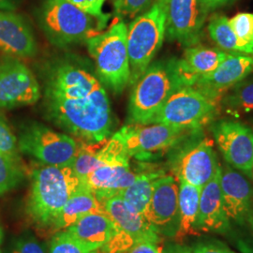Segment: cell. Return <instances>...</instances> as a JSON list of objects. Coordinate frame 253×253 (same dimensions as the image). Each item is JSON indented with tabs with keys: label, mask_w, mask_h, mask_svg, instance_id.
I'll use <instances>...</instances> for the list:
<instances>
[{
	"label": "cell",
	"mask_w": 253,
	"mask_h": 253,
	"mask_svg": "<svg viewBox=\"0 0 253 253\" xmlns=\"http://www.w3.org/2000/svg\"><path fill=\"white\" fill-rule=\"evenodd\" d=\"M229 24L235 36L242 43L253 42V12H239L229 19Z\"/></svg>",
	"instance_id": "f546056e"
},
{
	"label": "cell",
	"mask_w": 253,
	"mask_h": 253,
	"mask_svg": "<svg viewBox=\"0 0 253 253\" xmlns=\"http://www.w3.org/2000/svg\"><path fill=\"white\" fill-rule=\"evenodd\" d=\"M24 177L22 163L0 151V196L16 189Z\"/></svg>",
	"instance_id": "83f0119b"
},
{
	"label": "cell",
	"mask_w": 253,
	"mask_h": 253,
	"mask_svg": "<svg viewBox=\"0 0 253 253\" xmlns=\"http://www.w3.org/2000/svg\"><path fill=\"white\" fill-rule=\"evenodd\" d=\"M154 0H115V11L120 17L135 18L148 9Z\"/></svg>",
	"instance_id": "1f68e13d"
},
{
	"label": "cell",
	"mask_w": 253,
	"mask_h": 253,
	"mask_svg": "<svg viewBox=\"0 0 253 253\" xmlns=\"http://www.w3.org/2000/svg\"><path fill=\"white\" fill-rule=\"evenodd\" d=\"M165 172L162 169H144L136 180L123 190L119 196L125 200L130 207L145 217L153 192L156 180Z\"/></svg>",
	"instance_id": "d4e9b609"
},
{
	"label": "cell",
	"mask_w": 253,
	"mask_h": 253,
	"mask_svg": "<svg viewBox=\"0 0 253 253\" xmlns=\"http://www.w3.org/2000/svg\"><path fill=\"white\" fill-rule=\"evenodd\" d=\"M126 33V23L118 21L85 41L100 81L116 94H121L130 80Z\"/></svg>",
	"instance_id": "5b68a950"
},
{
	"label": "cell",
	"mask_w": 253,
	"mask_h": 253,
	"mask_svg": "<svg viewBox=\"0 0 253 253\" xmlns=\"http://www.w3.org/2000/svg\"><path fill=\"white\" fill-rule=\"evenodd\" d=\"M0 52L19 59L32 58L38 52L31 27L13 11L0 10Z\"/></svg>",
	"instance_id": "d6986e66"
},
{
	"label": "cell",
	"mask_w": 253,
	"mask_h": 253,
	"mask_svg": "<svg viewBox=\"0 0 253 253\" xmlns=\"http://www.w3.org/2000/svg\"><path fill=\"white\" fill-rule=\"evenodd\" d=\"M7 253H45V251L34 236L24 235L12 242Z\"/></svg>",
	"instance_id": "836d02e7"
},
{
	"label": "cell",
	"mask_w": 253,
	"mask_h": 253,
	"mask_svg": "<svg viewBox=\"0 0 253 253\" xmlns=\"http://www.w3.org/2000/svg\"><path fill=\"white\" fill-rule=\"evenodd\" d=\"M219 104L220 109L232 115L253 112V78H246L227 91Z\"/></svg>",
	"instance_id": "4316f807"
},
{
	"label": "cell",
	"mask_w": 253,
	"mask_h": 253,
	"mask_svg": "<svg viewBox=\"0 0 253 253\" xmlns=\"http://www.w3.org/2000/svg\"><path fill=\"white\" fill-rule=\"evenodd\" d=\"M169 167L172 175L203 188L220 169L213 142L204 128L191 130L170 150Z\"/></svg>",
	"instance_id": "8992f818"
},
{
	"label": "cell",
	"mask_w": 253,
	"mask_h": 253,
	"mask_svg": "<svg viewBox=\"0 0 253 253\" xmlns=\"http://www.w3.org/2000/svg\"><path fill=\"white\" fill-rule=\"evenodd\" d=\"M46 116L77 140L100 144L113 135L115 117L100 80L79 64L49 69L44 84Z\"/></svg>",
	"instance_id": "6da1fadb"
},
{
	"label": "cell",
	"mask_w": 253,
	"mask_h": 253,
	"mask_svg": "<svg viewBox=\"0 0 253 253\" xmlns=\"http://www.w3.org/2000/svg\"><path fill=\"white\" fill-rule=\"evenodd\" d=\"M167 7L168 0H154L152 5L136 16L127 27L129 86L145 73L163 46L166 38Z\"/></svg>",
	"instance_id": "277c9868"
},
{
	"label": "cell",
	"mask_w": 253,
	"mask_h": 253,
	"mask_svg": "<svg viewBox=\"0 0 253 253\" xmlns=\"http://www.w3.org/2000/svg\"><path fill=\"white\" fill-rule=\"evenodd\" d=\"M65 231L79 242L99 252L115 235L116 226L106 214H89Z\"/></svg>",
	"instance_id": "7402d4cb"
},
{
	"label": "cell",
	"mask_w": 253,
	"mask_h": 253,
	"mask_svg": "<svg viewBox=\"0 0 253 253\" xmlns=\"http://www.w3.org/2000/svg\"><path fill=\"white\" fill-rule=\"evenodd\" d=\"M234 1L235 0H201V3L205 11L208 14L209 12L224 7Z\"/></svg>",
	"instance_id": "8d00e7d4"
},
{
	"label": "cell",
	"mask_w": 253,
	"mask_h": 253,
	"mask_svg": "<svg viewBox=\"0 0 253 253\" xmlns=\"http://www.w3.org/2000/svg\"></svg>",
	"instance_id": "60d3db41"
},
{
	"label": "cell",
	"mask_w": 253,
	"mask_h": 253,
	"mask_svg": "<svg viewBox=\"0 0 253 253\" xmlns=\"http://www.w3.org/2000/svg\"><path fill=\"white\" fill-rule=\"evenodd\" d=\"M17 141L20 153L50 166H70L79 146L78 140L72 136L37 122L24 126Z\"/></svg>",
	"instance_id": "9c48e42d"
},
{
	"label": "cell",
	"mask_w": 253,
	"mask_h": 253,
	"mask_svg": "<svg viewBox=\"0 0 253 253\" xmlns=\"http://www.w3.org/2000/svg\"><path fill=\"white\" fill-rule=\"evenodd\" d=\"M129 161L130 158L124 157L103 164L90 172L82 182L103 204L106 200L119 195L126 190L142 171H133Z\"/></svg>",
	"instance_id": "e0dca14e"
},
{
	"label": "cell",
	"mask_w": 253,
	"mask_h": 253,
	"mask_svg": "<svg viewBox=\"0 0 253 253\" xmlns=\"http://www.w3.org/2000/svg\"><path fill=\"white\" fill-rule=\"evenodd\" d=\"M89 214H106V212L96 195L83 184L64 206L49 235H54L67 230L82 217Z\"/></svg>",
	"instance_id": "44dd1931"
},
{
	"label": "cell",
	"mask_w": 253,
	"mask_h": 253,
	"mask_svg": "<svg viewBox=\"0 0 253 253\" xmlns=\"http://www.w3.org/2000/svg\"><path fill=\"white\" fill-rule=\"evenodd\" d=\"M190 131L164 124H126L117 132L130 159L148 161L156 155L169 152Z\"/></svg>",
	"instance_id": "8fae6325"
},
{
	"label": "cell",
	"mask_w": 253,
	"mask_h": 253,
	"mask_svg": "<svg viewBox=\"0 0 253 253\" xmlns=\"http://www.w3.org/2000/svg\"><path fill=\"white\" fill-rule=\"evenodd\" d=\"M208 33L218 49L227 53L253 56V42L242 43L235 36L229 24V18L221 13L210 16L208 25Z\"/></svg>",
	"instance_id": "cb8c5ba5"
},
{
	"label": "cell",
	"mask_w": 253,
	"mask_h": 253,
	"mask_svg": "<svg viewBox=\"0 0 253 253\" xmlns=\"http://www.w3.org/2000/svg\"><path fill=\"white\" fill-rule=\"evenodd\" d=\"M228 54L220 49L196 44L185 48L181 59L190 73L199 78L215 71L226 59Z\"/></svg>",
	"instance_id": "484cf974"
},
{
	"label": "cell",
	"mask_w": 253,
	"mask_h": 253,
	"mask_svg": "<svg viewBox=\"0 0 253 253\" xmlns=\"http://www.w3.org/2000/svg\"><path fill=\"white\" fill-rule=\"evenodd\" d=\"M3 238H4V233L3 229L0 225V253H2V243H3Z\"/></svg>",
	"instance_id": "ab89813d"
},
{
	"label": "cell",
	"mask_w": 253,
	"mask_h": 253,
	"mask_svg": "<svg viewBox=\"0 0 253 253\" xmlns=\"http://www.w3.org/2000/svg\"><path fill=\"white\" fill-rule=\"evenodd\" d=\"M82 11L96 19L100 27L106 26L110 14L103 12V6L106 0H67Z\"/></svg>",
	"instance_id": "d6a6232c"
},
{
	"label": "cell",
	"mask_w": 253,
	"mask_h": 253,
	"mask_svg": "<svg viewBox=\"0 0 253 253\" xmlns=\"http://www.w3.org/2000/svg\"><path fill=\"white\" fill-rule=\"evenodd\" d=\"M16 9L14 0H0V10L13 11Z\"/></svg>",
	"instance_id": "f35d334b"
},
{
	"label": "cell",
	"mask_w": 253,
	"mask_h": 253,
	"mask_svg": "<svg viewBox=\"0 0 253 253\" xmlns=\"http://www.w3.org/2000/svg\"><path fill=\"white\" fill-rule=\"evenodd\" d=\"M82 185L71 166L41 164L30 175L27 217L38 230L49 235L64 206Z\"/></svg>",
	"instance_id": "3957f363"
},
{
	"label": "cell",
	"mask_w": 253,
	"mask_h": 253,
	"mask_svg": "<svg viewBox=\"0 0 253 253\" xmlns=\"http://www.w3.org/2000/svg\"><path fill=\"white\" fill-rule=\"evenodd\" d=\"M198 77L181 58L170 57L150 64L131 86L127 124L147 125L172 94L182 86L194 85Z\"/></svg>",
	"instance_id": "7a4b0ae2"
},
{
	"label": "cell",
	"mask_w": 253,
	"mask_h": 253,
	"mask_svg": "<svg viewBox=\"0 0 253 253\" xmlns=\"http://www.w3.org/2000/svg\"><path fill=\"white\" fill-rule=\"evenodd\" d=\"M163 249L164 247H163L161 243L144 241L137 243L126 252L121 253H164Z\"/></svg>",
	"instance_id": "d590c367"
},
{
	"label": "cell",
	"mask_w": 253,
	"mask_h": 253,
	"mask_svg": "<svg viewBox=\"0 0 253 253\" xmlns=\"http://www.w3.org/2000/svg\"><path fill=\"white\" fill-rule=\"evenodd\" d=\"M253 73V56L229 53L215 71L197 79L194 85L209 96L220 100L235 84Z\"/></svg>",
	"instance_id": "ac0fdd59"
},
{
	"label": "cell",
	"mask_w": 253,
	"mask_h": 253,
	"mask_svg": "<svg viewBox=\"0 0 253 253\" xmlns=\"http://www.w3.org/2000/svg\"><path fill=\"white\" fill-rule=\"evenodd\" d=\"M102 205L107 216L115 223L116 233L99 253H124L144 241L162 243V236L156 233L145 217L119 195L106 200Z\"/></svg>",
	"instance_id": "30bf717a"
},
{
	"label": "cell",
	"mask_w": 253,
	"mask_h": 253,
	"mask_svg": "<svg viewBox=\"0 0 253 253\" xmlns=\"http://www.w3.org/2000/svg\"><path fill=\"white\" fill-rule=\"evenodd\" d=\"M49 253H98V251L79 242L67 231H61L52 236Z\"/></svg>",
	"instance_id": "f1b7e54d"
},
{
	"label": "cell",
	"mask_w": 253,
	"mask_h": 253,
	"mask_svg": "<svg viewBox=\"0 0 253 253\" xmlns=\"http://www.w3.org/2000/svg\"><path fill=\"white\" fill-rule=\"evenodd\" d=\"M0 151L21 163L17 137L0 114Z\"/></svg>",
	"instance_id": "4dcf8cb0"
},
{
	"label": "cell",
	"mask_w": 253,
	"mask_h": 253,
	"mask_svg": "<svg viewBox=\"0 0 253 253\" xmlns=\"http://www.w3.org/2000/svg\"><path fill=\"white\" fill-rule=\"evenodd\" d=\"M208 16L201 0H168L166 38L185 48L199 44Z\"/></svg>",
	"instance_id": "2e32d148"
},
{
	"label": "cell",
	"mask_w": 253,
	"mask_h": 253,
	"mask_svg": "<svg viewBox=\"0 0 253 253\" xmlns=\"http://www.w3.org/2000/svg\"><path fill=\"white\" fill-rule=\"evenodd\" d=\"M178 183L179 225L174 236L177 242L190 235H199L197 232V220L201 195V188L190 185L185 181L178 180Z\"/></svg>",
	"instance_id": "603a6c76"
},
{
	"label": "cell",
	"mask_w": 253,
	"mask_h": 253,
	"mask_svg": "<svg viewBox=\"0 0 253 253\" xmlns=\"http://www.w3.org/2000/svg\"><path fill=\"white\" fill-rule=\"evenodd\" d=\"M114 1H115V0H114Z\"/></svg>",
	"instance_id": "b9f144b4"
},
{
	"label": "cell",
	"mask_w": 253,
	"mask_h": 253,
	"mask_svg": "<svg viewBox=\"0 0 253 253\" xmlns=\"http://www.w3.org/2000/svg\"><path fill=\"white\" fill-rule=\"evenodd\" d=\"M40 22L48 40L58 47L85 42L102 29L96 19L67 0H44Z\"/></svg>",
	"instance_id": "ba28073f"
},
{
	"label": "cell",
	"mask_w": 253,
	"mask_h": 253,
	"mask_svg": "<svg viewBox=\"0 0 253 253\" xmlns=\"http://www.w3.org/2000/svg\"><path fill=\"white\" fill-rule=\"evenodd\" d=\"M42 96L35 75L19 58H0V108L33 105Z\"/></svg>",
	"instance_id": "5bb4252c"
},
{
	"label": "cell",
	"mask_w": 253,
	"mask_h": 253,
	"mask_svg": "<svg viewBox=\"0 0 253 253\" xmlns=\"http://www.w3.org/2000/svg\"><path fill=\"white\" fill-rule=\"evenodd\" d=\"M209 129L225 163L253 178V128L236 120L216 119Z\"/></svg>",
	"instance_id": "7c38bea8"
},
{
	"label": "cell",
	"mask_w": 253,
	"mask_h": 253,
	"mask_svg": "<svg viewBox=\"0 0 253 253\" xmlns=\"http://www.w3.org/2000/svg\"><path fill=\"white\" fill-rule=\"evenodd\" d=\"M164 253H194L192 251V248L186 246V245L176 243L168 244L163 249Z\"/></svg>",
	"instance_id": "74e56055"
},
{
	"label": "cell",
	"mask_w": 253,
	"mask_h": 253,
	"mask_svg": "<svg viewBox=\"0 0 253 253\" xmlns=\"http://www.w3.org/2000/svg\"><path fill=\"white\" fill-rule=\"evenodd\" d=\"M220 188L231 229L253 232V186L251 181L229 164H220Z\"/></svg>",
	"instance_id": "4fadbf2b"
},
{
	"label": "cell",
	"mask_w": 253,
	"mask_h": 253,
	"mask_svg": "<svg viewBox=\"0 0 253 253\" xmlns=\"http://www.w3.org/2000/svg\"><path fill=\"white\" fill-rule=\"evenodd\" d=\"M197 232L199 235L202 234L227 235L232 232L223 208L220 188V169L201 189Z\"/></svg>",
	"instance_id": "ffe728a7"
},
{
	"label": "cell",
	"mask_w": 253,
	"mask_h": 253,
	"mask_svg": "<svg viewBox=\"0 0 253 253\" xmlns=\"http://www.w3.org/2000/svg\"><path fill=\"white\" fill-rule=\"evenodd\" d=\"M219 101L195 85L182 86L164 103L150 124H164L188 130L205 128L217 119Z\"/></svg>",
	"instance_id": "52a82bcc"
},
{
	"label": "cell",
	"mask_w": 253,
	"mask_h": 253,
	"mask_svg": "<svg viewBox=\"0 0 253 253\" xmlns=\"http://www.w3.org/2000/svg\"><path fill=\"white\" fill-rule=\"evenodd\" d=\"M179 183L172 174L164 173L154 184L145 217L161 236L174 238L179 225Z\"/></svg>",
	"instance_id": "9a60e30c"
},
{
	"label": "cell",
	"mask_w": 253,
	"mask_h": 253,
	"mask_svg": "<svg viewBox=\"0 0 253 253\" xmlns=\"http://www.w3.org/2000/svg\"><path fill=\"white\" fill-rule=\"evenodd\" d=\"M191 248L194 253H236L217 239H200Z\"/></svg>",
	"instance_id": "e575fe53"
}]
</instances>
